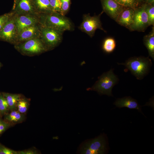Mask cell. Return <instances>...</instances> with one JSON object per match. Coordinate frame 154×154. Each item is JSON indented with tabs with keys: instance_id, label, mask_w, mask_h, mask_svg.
<instances>
[{
	"instance_id": "6da1fadb",
	"label": "cell",
	"mask_w": 154,
	"mask_h": 154,
	"mask_svg": "<svg viewBox=\"0 0 154 154\" xmlns=\"http://www.w3.org/2000/svg\"><path fill=\"white\" fill-rule=\"evenodd\" d=\"M40 22L42 25L61 31H72L74 28L70 20L60 13L42 14Z\"/></svg>"
},
{
	"instance_id": "7a4b0ae2",
	"label": "cell",
	"mask_w": 154,
	"mask_h": 154,
	"mask_svg": "<svg viewBox=\"0 0 154 154\" xmlns=\"http://www.w3.org/2000/svg\"><path fill=\"white\" fill-rule=\"evenodd\" d=\"M124 66L138 80H142L148 74L152 65L149 57H134L126 60L125 63H117Z\"/></svg>"
},
{
	"instance_id": "3957f363",
	"label": "cell",
	"mask_w": 154,
	"mask_h": 154,
	"mask_svg": "<svg viewBox=\"0 0 154 154\" xmlns=\"http://www.w3.org/2000/svg\"><path fill=\"white\" fill-rule=\"evenodd\" d=\"M119 79L113 72V70L104 73L98 78V80L88 90L94 91L100 95H106L113 96L112 90L113 87L117 84Z\"/></svg>"
},
{
	"instance_id": "277c9868",
	"label": "cell",
	"mask_w": 154,
	"mask_h": 154,
	"mask_svg": "<svg viewBox=\"0 0 154 154\" xmlns=\"http://www.w3.org/2000/svg\"><path fill=\"white\" fill-rule=\"evenodd\" d=\"M108 150L104 135H101L91 139L86 140L81 144L78 153L82 154H103Z\"/></svg>"
},
{
	"instance_id": "5b68a950",
	"label": "cell",
	"mask_w": 154,
	"mask_h": 154,
	"mask_svg": "<svg viewBox=\"0 0 154 154\" xmlns=\"http://www.w3.org/2000/svg\"><path fill=\"white\" fill-rule=\"evenodd\" d=\"M40 38L48 50L57 46L61 42L63 32L40 24Z\"/></svg>"
},
{
	"instance_id": "8992f818",
	"label": "cell",
	"mask_w": 154,
	"mask_h": 154,
	"mask_svg": "<svg viewBox=\"0 0 154 154\" xmlns=\"http://www.w3.org/2000/svg\"><path fill=\"white\" fill-rule=\"evenodd\" d=\"M17 49L24 54L33 55L48 50L40 38H33L17 44Z\"/></svg>"
},
{
	"instance_id": "52a82bcc",
	"label": "cell",
	"mask_w": 154,
	"mask_h": 154,
	"mask_svg": "<svg viewBox=\"0 0 154 154\" xmlns=\"http://www.w3.org/2000/svg\"><path fill=\"white\" fill-rule=\"evenodd\" d=\"M145 6V4L144 3L134 9L133 22L130 30L144 31L150 26Z\"/></svg>"
},
{
	"instance_id": "ba28073f",
	"label": "cell",
	"mask_w": 154,
	"mask_h": 154,
	"mask_svg": "<svg viewBox=\"0 0 154 154\" xmlns=\"http://www.w3.org/2000/svg\"><path fill=\"white\" fill-rule=\"evenodd\" d=\"M101 14L93 16H90L89 14L84 15L79 29L91 37L93 36L97 29H100L105 32L102 27L100 20Z\"/></svg>"
},
{
	"instance_id": "9c48e42d",
	"label": "cell",
	"mask_w": 154,
	"mask_h": 154,
	"mask_svg": "<svg viewBox=\"0 0 154 154\" xmlns=\"http://www.w3.org/2000/svg\"><path fill=\"white\" fill-rule=\"evenodd\" d=\"M18 35L14 17L12 16L0 30V40L16 43Z\"/></svg>"
},
{
	"instance_id": "30bf717a",
	"label": "cell",
	"mask_w": 154,
	"mask_h": 154,
	"mask_svg": "<svg viewBox=\"0 0 154 154\" xmlns=\"http://www.w3.org/2000/svg\"><path fill=\"white\" fill-rule=\"evenodd\" d=\"M103 11L116 22L121 13L126 7L114 0H101Z\"/></svg>"
},
{
	"instance_id": "8fae6325",
	"label": "cell",
	"mask_w": 154,
	"mask_h": 154,
	"mask_svg": "<svg viewBox=\"0 0 154 154\" xmlns=\"http://www.w3.org/2000/svg\"><path fill=\"white\" fill-rule=\"evenodd\" d=\"M40 25L36 24L29 26L18 34L16 43L17 44L36 38H40Z\"/></svg>"
},
{
	"instance_id": "7c38bea8",
	"label": "cell",
	"mask_w": 154,
	"mask_h": 154,
	"mask_svg": "<svg viewBox=\"0 0 154 154\" xmlns=\"http://www.w3.org/2000/svg\"><path fill=\"white\" fill-rule=\"evenodd\" d=\"M15 24L18 34L24 29L37 24L38 19L35 16L30 14H24L14 17Z\"/></svg>"
},
{
	"instance_id": "4fadbf2b",
	"label": "cell",
	"mask_w": 154,
	"mask_h": 154,
	"mask_svg": "<svg viewBox=\"0 0 154 154\" xmlns=\"http://www.w3.org/2000/svg\"><path fill=\"white\" fill-rule=\"evenodd\" d=\"M134 9L126 7L121 13L116 22L129 30L133 22Z\"/></svg>"
},
{
	"instance_id": "5bb4252c",
	"label": "cell",
	"mask_w": 154,
	"mask_h": 154,
	"mask_svg": "<svg viewBox=\"0 0 154 154\" xmlns=\"http://www.w3.org/2000/svg\"><path fill=\"white\" fill-rule=\"evenodd\" d=\"M114 104L119 108L126 107L130 109H135L142 113L141 106L136 100L130 96L118 98L114 102Z\"/></svg>"
},
{
	"instance_id": "9a60e30c",
	"label": "cell",
	"mask_w": 154,
	"mask_h": 154,
	"mask_svg": "<svg viewBox=\"0 0 154 154\" xmlns=\"http://www.w3.org/2000/svg\"><path fill=\"white\" fill-rule=\"evenodd\" d=\"M15 8L20 13L24 14L31 15L36 9L33 0H19Z\"/></svg>"
},
{
	"instance_id": "2e32d148",
	"label": "cell",
	"mask_w": 154,
	"mask_h": 154,
	"mask_svg": "<svg viewBox=\"0 0 154 154\" xmlns=\"http://www.w3.org/2000/svg\"><path fill=\"white\" fill-rule=\"evenodd\" d=\"M143 43L147 48L149 55L154 59V28H152L151 31L143 37Z\"/></svg>"
},
{
	"instance_id": "e0dca14e",
	"label": "cell",
	"mask_w": 154,
	"mask_h": 154,
	"mask_svg": "<svg viewBox=\"0 0 154 154\" xmlns=\"http://www.w3.org/2000/svg\"><path fill=\"white\" fill-rule=\"evenodd\" d=\"M36 10L39 13L47 14L53 12L49 0H33Z\"/></svg>"
},
{
	"instance_id": "ac0fdd59",
	"label": "cell",
	"mask_w": 154,
	"mask_h": 154,
	"mask_svg": "<svg viewBox=\"0 0 154 154\" xmlns=\"http://www.w3.org/2000/svg\"><path fill=\"white\" fill-rule=\"evenodd\" d=\"M2 93L7 101L9 109L12 111L15 109L17 102L21 98V95L18 94L4 92Z\"/></svg>"
},
{
	"instance_id": "d6986e66",
	"label": "cell",
	"mask_w": 154,
	"mask_h": 154,
	"mask_svg": "<svg viewBox=\"0 0 154 154\" xmlns=\"http://www.w3.org/2000/svg\"><path fill=\"white\" fill-rule=\"evenodd\" d=\"M116 46V43L115 39L112 37H108L104 40L102 48L105 52L109 53L114 51Z\"/></svg>"
},
{
	"instance_id": "ffe728a7",
	"label": "cell",
	"mask_w": 154,
	"mask_h": 154,
	"mask_svg": "<svg viewBox=\"0 0 154 154\" xmlns=\"http://www.w3.org/2000/svg\"><path fill=\"white\" fill-rule=\"evenodd\" d=\"M6 119L11 122H17L22 120L23 116L21 113L18 111L12 110L10 113L6 116Z\"/></svg>"
},
{
	"instance_id": "44dd1931",
	"label": "cell",
	"mask_w": 154,
	"mask_h": 154,
	"mask_svg": "<svg viewBox=\"0 0 154 154\" xmlns=\"http://www.w3.org/2000/svg\"><path fill=\"white\" fill-rule=\"evenodd\" d=\"M145 4V9L148 16L149 25L154 26V5Z\"/></svg>"
},
{
	"instance_id": "7402d4cb",
	"label": "cell",
	"mask_w": 154,
	"mask_h": 154,
	"mask_svg": "<svg viewBox=\"0 0 154 154\" xmlns=\"http://www.w3.org/2000/svg\"><path fill=\"white\" fill-rule=\"evenodd\" d=\"M29 106L26 100L21 98L17 102V108L18 111L21 114L25 113L27 110Z\"/></svg>"
},
{
	"instance_id": "603a6c76",
	"label": "cell",
	"mask_w": 154,
	"mask_h": 154,
	"mask_svg": "<svg viewBox=\"0 0 154 154\" xmlns=\"http://www.w3.org/2000/svg\"><path fill=\"white\" fill-rule=\"evenodd\" d=\"M120 5L134 9L138 6L135 0H114Z\"/></svg>"
},
{
	"instance_id": "cb8c5ba5",
	"label": "cell",
	"mask_w": 154,
	"mask_h": 154,
	"mask_svg": "<svg viewBox=\"0 0 154 154\" xmlns=\"http://www.w3.org/2000/svg\"><path fill=\"white\" fill-rule=\"evenodd\" d=\"M50 6L53 12L60 13L61 6V0H49Z\"/></svg>"
},
{
	"instance_id": "d4e9b609",
	"label": "cell",
	"mask_w": 154,
	"mask_h": 154,
	"mask_svg": "<svg viewBox=\"0 0 154 154\" xmlns=\"http://www.w3.org/2000/svg\"><path fill=\"white\" fill-rule=\"evenodd\" d=\"M9 109L7 103L2 93H0V112L5 113Z\"/></svg>"
},
{
	"instance_id": "484cf974",
	"label": "cell",
	"mask_w": 154,
	"mask_h": 154,
	"mask_svg": "<svg viewBox=\"0 0 154 154\" xmlns=\"http://www.w3.org/2000/svg\"><path fill=\"white\" fill-rule=\"evenodd\" d=\"M62 6L60 13L65 15L69 10L70 0H61Z\"/></svg>"
},
{
	"instance_id": "4316f807",
	"label": "cell",
	"mask_w": 154,
	"mask_h": 154,
	"mask_svg": "<svg viewBox=\"0 0 154 154\" xmlns=\"http://www.w3.org/2000/svg\"><path fill=\"white\" fill-rule=\"evenodd\" d=\"M12 15V13H9L0 16V30Z\"/></svg>"
},
{
	"instance_id": "83f0119b",
	"label": "cell",
	"mask_w": 154,
	"mask_h": 154,
	"mask_svg": "<svg viewBox=\"0 0 154 154\" xmlns=\"http://www.w3.org/2000/svg\"><path fill=\"white\" fill-rule=\"evenodd\" d=\"M17 153L4 147H0V154H15Z\"/></svg>"
},
{
	"instance_id": "f1b7e54d",
	"label": "cell",
	"mask_w": 154,
	"mask_h": 154,
	"mask_svg": "<svg viewBox=\"0 0 154 154\" xmlns=\"http://www.w3.org/2000/svg\"><path fill=\"white\" fill-rule=\"evenodd\" d=\"M9 126V125L8 123L0 120V134L4 131Z\"/></svg>"
},
{
	"instance_id": "f546056e",
	"label": "cell",
	"mask_w": 154,
	"mask_h": 154,
	"mask_svg": "<svg viewBox=\"0 0 154 154\" xmlns=\"http://www.w3.org/2000/svg\"><path fill=\"white\" fill-rule=\"evenodd\" d=\"M145 3L154 5V0H145Z\"/></svg>"
},
{
	"instance_id": "4dcf8cb0",
	"label": "cell",
	"mask_w": 154,
	"mask_h": 154,
	"mask_svg": "<svg viewBox=\"0 0 154 154\" xmlns=\"http://www.w3.org/2000/svg\"><path fill=\"white\" fill-rule=\"evenodd\" d=\"M138 5V6L141 5V4L144 3H145V0H135Z\"/></svg>"
},
{
	"instance_id": "1f68e13d",
	"label": "cell",
	"mask_w": 154,
	"mask_h": 154,
	"mask_svg": "<svg viewBox=\"0 0 154 154\" xmlns=\"http://www.w3.org/2000/svg\"><path fill=\"white\" fill-rule=\"evenodd\" d=\"M19 0H14L13 9H15L17 6Z\"/></svg>"
},
{
	"instance_id": "d6a6232c",
	"label": "cell",
	"mask_w": 154,
	"mask_h": 154,
	"mask_svg": "<svg viewBox=\"0 0 154 154\" xmlns=\"http://www.w3.org/2000/svg\"><path fill=\"white\" fill-rule=\"evenodd\" d=\"M1 66H2L1 64V62H0V68H1Z\"/></svg>"
}]
</instances>
